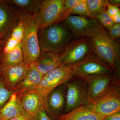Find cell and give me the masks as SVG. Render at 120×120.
Instances as JSON below:
<instances>
[{
    "label": "cell",
    "mask_w": 120,
    "mask_h": 120,
    "mask_svg": "<svg viewBox=\"0 0 120 120\" xmlns=\"http://www.w3.org/2000/svg\"><path fill=\"white\" fill-rule=\"evenodd\" d=\"M35 16L22 12L19 19L23 28L22 45L24 62L29 65L36 61L41 54Z\"/></svg>",
    "instance_id": "obj_1"
},
{
    "label": "cell",
    "mask_w": 120,
    "mask_h": 120,
    "mask_svg": "<svg viewBox=\"0 0 120 120\" xmlns=\"http://www.w3.org/2000/svg\"><path fill=\"white\" fill-rule=\"evenodd\" d=\"M69 30L60 23L40 30L38 39L41 53L61 52L72 41L73 37Z\"/></svg>",
    "instance_id": "obj_2"
},
{
    "label": "cell",
    "mask_w": 120,
    "mask_h": 120,
    "mask_svg": "<svg viewBox=\"0 0 120 120\" xmlns=\"http://www.w3.org/2000/svg\"><path fill=\"white\" fill-rule=\"evenodd\" d=\"M94 53L116 72L120 57V45L109 36L101 26L89 38Z\"/></svg>",
    "instance_id": "obj_3"
},
{
    "label": "cell",
    "mask_w": 120,
    "mask_h": 120,
    "mask_svg": "<svg viewBox=\"0 0 120 120\" xmlns=\"http://www.w3.org/2000/svg\"><path fill=\"white\" fill-rule=\"evenodd\" d=\"M64 0H42L38 12L35 16L38 30L60 23L67 19Z\"/></svg>",
    "instance_id": "obj_4"
},
{
    "label": "cell",
    "mask_w": 120,
    "mask_h": 120,
    "mask_svg": "<svg viewBox=\"0 0 120 120\" xmlns=\"http://www.w3.org/2000/svg\"><path fill=\"white\" fill-rule=\"evenodd\" d=\"M92 111L105 117L120 111V81L116 78L111 88L105 94L85 105Z\"/></svg>",
    "instance_id": "obj_5"
},
{
    "label": "cell",
    "mask_w": 120,
    "mask_h": 120,
    "mask_svg": "<svg viewBox=\"0 0 120 120\" xmlns=\"http://www.w3.org/2000/svg\"><path fill=\"white\" fill-rule=\"evenodd\" d=\"M73 77V72L70 66L63 64H61L43 75L41 82L35 90L42 98L44 107L49 94L58 86L66 83Z\"/></svg>",
    "instance_id": "obj_6"
},
{
    "label": "cell",
    "mask_w": 120,
    "mask_h": 120,
    "mask_svg": "<svg viewBox=\"0 0 120 120\" xmlns=\"http://www.w3.org/2000/svg\"><path fill=\"white\" fill-rule=\"evenodd\" d=\"M89 38L82 37L71 41L59 54L61 64L71 66L94 53Z\"/></svg>",
    "instance_id": "obj_7"
},
{
    "label": "cell",
    "mask_w": 120,
    "mask_h": 120,
    "mask_svg": "<svg viewBox=\"0 0 120 120\" xmlns=\"http://www.w3.org/2000/svg\"><path fill=\"white\" fill-rule=\"evenodd\" d=\"M65 84L67 92L64 114L88 103L86 85L84 79L74 76Z\"/></svg>",
    "instance_id": "obj_8"
},
{
    "label": "cell",
    "mask_w": 120,
    "mask_h": 120,
    "mask_svg": "<svg viewBox=\"0 0 120 120\" xmlns=\"http://www.w3.org/2000/svg\"><path fill=\"white\" fill-rule=\"evenodd\" d=\"M69 66L74 76L83 79L94 75L112 74L114 72L111 68L94 53L82 61Z\"/></svg>",
    "instance_id": "obj_9"
},
{
    "label": "cell",
    "mask_w": 120,
    "mask_h": 120,
    "mask_svg": "<svg viewBox=\"0 0 120 120\" xmlns=\"http://www.w3.org/2000/svg\"><path fill=\"white\" fill-rule=\"evenodd\" d=\"M112 74L94 75L85 79L88 103L99 98L109 90L116 77Z\"/></svg>",
    "instance_id": "obj_10"
},
{
    "label": "cell",
    "mask_w": 120,
    "mask_h": 120,
    "mask_svg": "<svg viewBox=\"0 0 120 120\" xmlns=\"http://www.w3.org/2000/svg\"><path fill=\"white\" fill-rule=\"evenodd\" d=\"M64 24L74 34L90 38L101 26L95 19L75 15H70Z\"/></svg>",
    "instance_id": "obj_11"
},
{
    "label": "cell",
    "mask_w": 120,
    "mask_h": 120,
    "mask_svg": "<svg viewBox=\"0 0 120 120\" xmlns=\"http://www.w3.org/2000/svg\"><path fill=\"white\" fill-rule=\"evenodd\" d=\"M67 88L65 84L58 86L49 94L46 101L45 109L55 120L62 115L66 102Z\"/></svg>",
    "instance_id": "obj_12"
},
{
    "label": "cell",
    "mask_w": 120,
    "mask_h": 120,
    "mask_svg": "<svg viewBox=\"0 0 120 120\" xmlns=\"http://www.w3.org/2000/svg\"><path fill=\"white\" fill-rule=\"evenodd\" d=\"M30 68V65L24 62L15 65L0 64V71L7 87L13 91L16 86L26 77Z\"/></svg>",
    "instance_id": "obj_13"
},
{
    "label": "cell",
    "mask_w": 120,
    "mask_h": 120,
    "mask_svg": "<svg viewBox=\"0 0 120 120\" xmlns=\"http://www.w3.org/2000/svg\"><path fill=\"white\" fill-rule=\"evenodd\" d=\"M17 98L23 112L34 119L42 107H44L42 98L35 90L17 96Z\"/></svg>",
    "instance_id": "obj_14"
},
{
    "label": "cell",
    "mask_w": 120,
    "mask_h": 120,
    "mask_svg": "<svg viewBox=\"0 0 120 120\" xmlns=\"http://www.w3.org/2000/svg\"><path fill=\"white\" fill-rule=\"evenodd\" d=\"M22 11L4 1H0V32H7L19 21Z\"/></svg>",
    "instance_id": "obj_15"
},
{
    "label": "cell",
    "mask_w": 120,
    "mask_h": 120,
    "mask_svg": "<svg viewBox=\"0 0 120 120\" xmlns=\"http://www.w3.org/2000/svg\"><path fill=\"white\" fill-rule=\"evenodd\" d=\"M43 76L37 70L34 62L30 65L28 73L24 79L16 86L13 91L17 96L35 90L41 82Z\"/></svg>",
    "instance_id": "obj_16"
},
{
    "label": "cell",
    "mask_w": 120,
    "mask_h": 120,
    "mask_svg": "<svg viewBox=\"0 0 120 120\" xmlns=\"http://www.w3.org/2000/svg\"><path fill=\"white\" fill-rule=\"evenodd\" d=\"M34 63L36 68L42 76L61 64L59 54L51 52L42 53Z\"/></svg>",
    "instance_id": "obj_17"
},
{
    "label": "cell",
    "mask_w": 120,
    "mask_h": 120,
    "mask_svg": "<svg viewBox=\"0 0 120 120\" xmlns=\"http://www.w3.org/2000/svg\"><path fill=\"white\" fill-rule=\"evenodd\" d=\"M60 116L71 120H103L105 117L95 113L83 105L74 109Z\"/></svg>",
    "instance_id": "obj_18"
},
{
    "label": "cell",
    "mask_w": 120,
    "mask_h": 120,
    "mask_svg": "<svg viewBox=\"0 0 120 120\" xmlns=\"http://www.w3.org/2000/svg\"><path fill=\"white\" fill-rule=\"evenodd\" d=\"M23 112L16 94L13 93L5 105L0 109V120H9Z\"/></svg>",
    "instance_id": "obj_19"
},
{
    "label": "cell",
    "mask_w": 120,
    "mask_h": 120,
    "mask_svg": "<svg viewBox=\"0 0 120 120\" xmlns=\"http://www.w3.org/2000/svg\"><path fill=\"white\" fill-rule=\"evenodd\" d=\"M5 2L20 10L22 12L35 16L38 12L42 0H9Z\"/></svg>",
    "instance_id": "obj_20"
},
{
    "label": "cell",
    "mask_w": 120,
    "mask_h": 120,
    "mask_svg": "<svg viewBox=\"0 0 120 120\" xmlns=\"http://www.w3.org/2000/svg\"><path fill=\"white\" fill-rule=\"evenodd\" d=\"M0 64L15 65L24 62V57L22 43L10 52L3 53L1 58Z\"/></svg>",
    "instance_id": "obj_21"
},
{
    "label": "cell",
    "mask_w": 120,
    "mask_h": 120,
    "mask_svg": "<svg viewBox=\"0 0 120 120\" xmlns=\"http://www.w3.org/2000/svg\"><path fill=\"white\" fill-rule=\"evenodd\" d=\"M23 34L22 24L19 21L12 30L11 37L9 38L4 49V53L10 52L22 43Z\"/></svg>",
    "instance_id": "obj_22"
},
{
    "label": "cell",
    "mask_w": 120,
    "mask_h": 120,
    "mask_svg": "<svg viewBox=\"0 0 120 120\" xmlns=\"http://www.w3.org/2000/svg\"><path fill=\"white\" fill-rule=\"evenodd\" d=\"M88 17L95 19L96 16L107 8V0H86Z\"/></svg>",
    "instance_id": "obj_23"
},
{
    "label": "cell",
    "mask_w": 120,
    "mask_h": 120,
    "mask_svg": "<svg viewBox=\"0 0 120 120\" xmlns=\"http://www.w3.org/2000/svg\"><path fill=\"white\" fill-rule=\"evenodd\" d=\"M13 93L7 87L4 77L0 72V109L8 101Z\"/></svg>",
    "instance_id": "obj_24"
},
{
    "label": "cell",
    "mask_w": 120,
    "mask_h": 120,
    "mask_svg": "<svg viewBox=\"0 0 120 120\" xmlns=\"http://www.w3.org/2000/svg\"><path fill=\"white\" fill-rule=\"evenodd\" d=\"M95 19L103 28L108 30L115 24L111 17L107 13L106 9H103L95 17Z\"/></svg>",
    "instance_id": "obj_25"
},
{
    "label": "cell",
    "mask_w": 120,
    "mask_h": 120,
    "mask_svg": "<svg viewBox=\"0 0 120 120\" xmlns=\"http://www.w3.org/2000/svg\"><path fill=\"white\" fill-rule=\"evenodd\" d=\"M70 15L89 17L86 0H80L71 11Z\"/></svg>",
    "instance_id": "obj_26"
},
{
    "label": "cell",
    "mask_w": 120,
    "mask_h": 120,
    "mask_svg": "<svg viewBox=\"0 0 120 120\" xmlns=\"http://www.w3.org/2000/svg\"><path fill=\"white\" fill-rule=\"evenodd\" d=\"M108 34L112 39H117L120 38V24H115L111 28L108 30Z\"/></svg>",
    "instance_id": "obj_27"
},
{
    "label": "cell",
    "mask_w": 120,
    "mask_h": 120,
    "mask_svg": "<svg viewBox=\"0 0 120 120\" xmlns=\"http://www.w3.org/2000/svg\"><path fill=\"white\" fill-rule=\"evenodd\" d=\"M80 1V0H64V7L67 17L70 15L71 11Z\"/></svg>",
    "instance_id": "obj_28"
},
{
    "label": "cell",
    "mask_w": 120,
    "mask_h": 120,
    "mask_svg": "<svg viewBox=\"0 0 120 120\" xmlns=\"http://www.w3.org/2000/svg\"><path fill=\"white\" fill-rule=\"evenodd\" d=\"M34 120H52L47 113L45 108L42 107L38 113Z\"/></svg>",
    "instance_id": "obj_29"
},
{
    "label": "cell",
    "mask_w": 120,
    "mask_h": 120,
    "mask_svg": "<svg viewBox=\"0 0 120 120\" xmlns=\"http://www.w3.org/2000/svg\"><path fill=\"white\" fill-rule=\"evenodd\" d=\"M107 10H106V11L108 15L111 17L118 11H120L118 7L111 5L109 4H107Z\"/></svg>",
    "instance_id": "obj_30"
},
{
    "label": "cell",
    "mask_w": 120,
    "mask_h": 120,
    "mask_svg": "<svg viewBox=\"0 0 120 120\" xmlns=\"http://www.w3.org/2000/svg\"><path fill=\"white\" fill-rule=\"evenodd\" d=\"M9 120H34V118L26 114L22 113Z\"/></svg>",
    "instance_id": "obj_31"
},
{
    "label": "cell",
    "mask_w": 120,
    "mask_h": 120,
    "mask_svg": "<svg viewBox=\"0 0 120 120\" xmlns=\"http://www.w3.org/2000/svg\"><path fill=\"white\" fill-rule=\"evenodd\" d=\"M103 120H120V111L110 114Z\"/></svg>",
    "instance_id": "obj_32"
},
{
    "label": "cell",
    "mask_w": 120,
    "mask_h": 120,
    "mask_svg": "<svg viewBox=\"0 0 120 120\" xmlns=\"http://www.w3.org/2000/svg\"><path fill=\"white\" fill-rule=\"evenodd\" d=\"M114 23L115 24H120V11H118L112 17Z\"/></svg>",
    "instance_id": "obj_33"
},
{
    "label": "cell",
    "mask_w": 120,
    "mask_h": 120,
    "mask_svg": "<svg viewBox=\"0 0 120 120\" xmlns=\"http://www.w3.org/2000/svg\"><path fill=\"white\" fill-rule=\"evenodd\" d=\"M108 4L117 7H120V0H108Z\"/></svg>",
    "instance_id": "obj_34"
},
{
    "label": "cell",
    "mask_w": 120,
    "mask_h": 120,
    "mask_svg": "<svg viewBox=\"0 0 120 120\" xmlns=\"http://www.w3.org/2000/svg\"><path fill=\"white\" fill-rule=\"evenodd\" d=\"M6 33H7V32H5V31L0 32V43L2 42V41H1V39H2V38L4 37V36L5 34H6Z\"/></svg>",
    "instance_id": "obj_35"
},
{
    "label": "cell",
    "mask_w": 120,
    "mask_h": 120,
    "mask_svg": "<svg viewBox=\"0 0 120 120\" xmlns=\"http://www.w3.org/2000/svg\"><path fill=\"white\" fill-rule=\"evenodd\" d=\"M57 120H69L68 119H67V118H64V117H62L60 116L59 117V118L57 119Z\"/></svg>",
    "instance_id": "obj_36"
},
{
    "label": "cell",
    "mask_w": 120,
    "mask_h": 120,
    "mask_svg": "<svg viewBox=\"0 0 120 120\" xmlns=\"http://www.w3.org/2000/svg\"><path fill=\"white\" fill-rule=\"evenodd\" d=\"M1 49H2V47H1L0 45V53L1 51Z\"/></svg>",
    "instance_id": "obj_37"
},
{
    "label": "cell",
    "mask_w": 120,
    "mask_h": 120,
    "mask_svg": "<svg viewBox=\"0 0 120 120\" xmlns=\"http://www.w3.org/2000/svg\"></svg>",
    "instance_id": "obj_38"
}]
</instances>
